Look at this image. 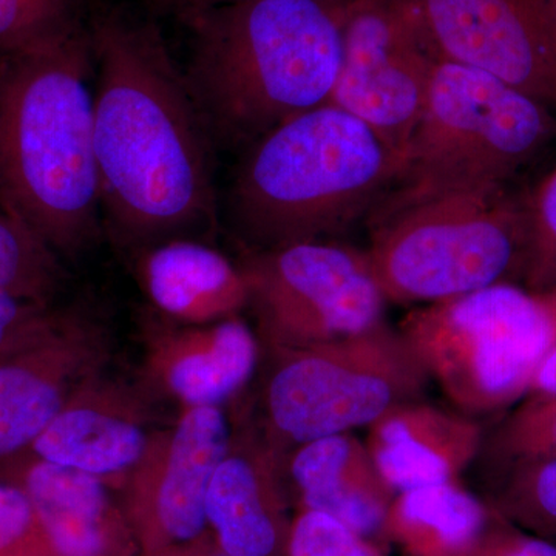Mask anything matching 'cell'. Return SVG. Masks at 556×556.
Segmentation results:
<instances>
[{"label":"cell","mask_w":556,"mask_h":556,"mask_svg":"<svg viewBox=\"0 0 556 556\" xmlns=\"http://www.w3.org/2000/svg\"><path fill=\"white\" fill-rule=\"evenodd\" d=\"M87 30L105 225L129 247L212 232L217 149L159 25L105 9Z\"/></svg>","instance_id":"1"},{"label":"cell","mask_w":556,"mask_h":556,"mask_svg":"<svg viewBox=\"0 0 556 556\" xmlns=\"http://www.w3.org/2000/svg\"><path fill=\"white\" fill-rule=\"evenodd\" d=\"M87 24L0 64V203L60 257L100 232Z\"/></svg>","instance_id":"2"},{"label":"cell","mask_w":556,"mask_h":556,"mask_svg":"<svg viewBox=\"0 0 556 556\" xmlns=\"http://www.w3.org/2000/svg\"><path fill=\"white\" fill-rule=\"evenodd\" d=\"M346 0H237L190 21L186 84L215 149L329 104Z\"/></svg>","instance_id":"3"},{"label":"cell","mask_w":556,"mask_h":556,"mask_svg":"<svg viewBox=\"0 0 556 556\" xmlns=\"http://www.w3.org/2000/svg\"><path fill=\"white\" fill-rule=\"evenodd\" d=\"M401 166L364 121L320 105L244 150L228 193L230 226L252 252L332 240L375 214Z\"/></svg>","instance_id":"4"},{"label":"cell","mask_w":556,"mask_h":556,"mask_svg":"<svg viewBox=\"0 0 556 556\" xmlns=\"http://www.w3.org/2000/svg\"><path fill=\"white\" fill-rule=\"evenodd\" d=\"M555 139L556 113L543 102L481 70L441 61L375 222L438 197L508 188Z\"/></svg>","instance_id":"5"},{"label":"cell","mask_w":556,"mask_h":556,"mask_svg":"<svg viewBox=\"0 0 556 556\" xmlns=\"http://www.w3.org/2000/svg\"><path fill=\"white\" fill-rule=\"evenodd\" d=\"M526 197L452 193L376 219L369 262L387 302L431 305L525 278Z\"/></svg>","instance_id":"6"},{"label":"cell","mask_w":556,"mask_h":556,"mask_svg":"<svg viewBox=\"0 0 556 556\" xmlns=\"http://www.w3.org/2000/svg\"><path fill=\"white\" fill-rule=\"evenodd\" d=\"M399 331L457 412L477 417L527 396L556 317L543 295L501 283L413 309Z\"/></svg>","instance_id":"7"},{"label":"cell","mask_w":556,"mask_h":556,"mask_svg":"<svg viewBox=\"0 0 556 556\" xmlns=\"http://www.w3.org/2000/svg\"><path fill=\"white\" fill-rule=\"evenodd\" d=\"M265 390L268 441L283 455L316 439L368 428L431 382L401 331L386 324L364 334L276 350Z\"/></svg>","instance_id":"8"},{"label":"cell","mask_w":556,"mask_h":556,"mask_svg":"<svg viewBox=\"0 0 556 556\" xmlns=\"http://www.w3.org/2000/svg\"><path fill=\"white\" fill-rule=\"evenodd\" d=\"M249 305L274 350L364 334L386 324L387 299L368 252L334 240L251 252Z\"/></svg>","instance_id":"9"},{"label":"cell","mask_w":556,"mask_h":556,"mask_svg":"<svg viewBox=\"0 0 556 556\" xmlns=\"http://www.w3.org/2000/svg\"><path fill=\"white\" fill-rule=\"evenodd\" d=\"M441 61L417 0H346L329 104L364 121L402 160Z\"/></svg>","instance_id":"10"},{"label":"cell","mask_w":556,"mask_h":556,"mask_svg":"<svg viewBox=\"0 0 556 556\" xmlns=\"http://www.w3.org/2000/svg\"><path fill=\"white\" fill-rule=\"evenodd\" d=\"M219 407L186 408L174 426L155 430L123 481V508L138 555L164 554L212 538L206 517L208 485L230 447Z\"/></svg>","instance_id":"11"},{"label":"cell","mask_w":556,"mask_h":556,"mask_svg":"<svg viewBox=\"0 0 556 556\" xmlns=\"http://www.w3.org/2000/svg\"><path fill=\"white\" fill-rule=\"evenodd\" d=\"M442 61L481 70L556 113V24L547 0H417Z\"/></svg>","instance_id":"12"},{"label":"cell","mask_w":556,"mask_h":556,"mask_svg":"<svg viewBox=\"0 0 556 556\" xmlns=\"http://www.w3.org/2000/svg\"><path fill=\"white\" fill-rule=\"evenodd\" d=\"M110 336L68 309L56 327L0 358V459L28 453L70 397L104 372Z\"/></svg>","instance_id":"13"},{"label":"cell","mask_w":556,"mask_h":556,"mask_svg":"<svg viewBox=\"0 0 556 556\" xmlns=\"http://www.w3.org/2000/svg\"><path fill=\"white\" fill-rule=\"evenodd\" d=\"M149 426L142 397L102 372L70 397L28 455L105 482L124 481L148 448L155 431Z\"/></svg>","instance_id":"14"},{"label":"cell","mask_w":556,"mask_h":556,"mask_svg":"<svg viewBox=\"0 0 556 556\" xmlns=\"http://www.w3.org/2000/svg\"><path fill=\"white\" fill-rule=\"evenodd\" d=\"M283 473V455L268 438L232 439L206 500L208 529L226 555L287 556Z\"/></svg>","instance_id":"15"},{"label":"cell","mask_w":556,"mask_h":556,"mask_svg":"<svg viewBox=\"0 0 556 556\" xmlns=\"http://www.w3.org/2000/svg\"><path fill=\"white\" fill-rule=\"evenodd\" d=\"M365 444L380 477L397 495L457 482L481 453L484 434L475 417L417 399L371 424Z\"/></svg>","instance_id":"16"},{"label":"cell","mask_w":556,"mask_h":556,"mask_svg":"<svg viewBox=\"0 0 556 556\" xmlns=\"http://www.w3.org/2000/svg\"><path fill=\"white\" fill-rule=\"evenodd\" d=\"M11 481L30 497L54 555H138L124 508L102 479L30 456Z\"/></svg>","instance_id":"17"},{"label":"cell","mask_w":556,"mask_h":556,"mask_svg":"<svg viewBox=\"0 0 556 556\" xmlns=\"http://www.w3.org/2000/svg\"><path fill=\"white\" fill-rule=\"evenodd\" d=\"M258 357L257 334L233 316L160 336L150 348L146 375L186 408L219 407L248 386Z\"/></svg>","instance_id":"18"},{"label":"cell","mask_w":556,"mask_h":556,"mask_svg":"<svg viewBox=\"0 0 556 556\" xmlns=\"http://www.w3.org/2000/svg\"><path fill=\"white\" fill-rule=\"evenodd\" d=\"M288 473L303 508L338 518L364 540L386 527L394 492L380 477L367 444L353 433L292 448Z\"/></svg>","instance_id":"19"},{"label":"cell","mask_w":556,"mask_h":556,"mask_svg":"<svg viewBox=\"0 0 556 556\" xmlns=\"http://www.w3.org/2000/svg\"><path fill=\"white\" fill-rule=\"evenodd\" d=\"M141 274L156 308L186 324H212L249 305L243 270L199 240H169L150 248Z\"/></svg>","instance_id":"20"},{"label":"cell","mask_w":556,"mask_h":556,"mask_svg":"<svg viewBox=\"0 0 556 556\" xmlns=\"http://www.w3.org/2000/svg\"><path fill=\"white\" fill-rule=\"evenodd\" d=\"M486 508L457 482L397 493L386 527L420 556H466L484 535Z\"/></svg>","instance_id":"21"},{"label":"cell","mask_w":556,"mask_h":556,"mask_svg":"<svg viewBox=\"0 0 556 556\" xmlns=\"http://www.w3.org/2000/svg\"><path fill=\"white\" fill-rule=\"evenodd\" d=\"M64 281L60 255L21 219L3 211L0 214V291L53 305Z\"/></svg>","instance_id":"22"},{"label":"cell","mask_w":556,"mask_h":556,"mask_svg":"<svg viewBox=\"0 0 556 556\" xmlns=\"http://www.w3.org/2000/svg\"><path fill=\"white\" fill-rule=\"evenodd\" d=\"M80 24L76 0H0V64Z\"/></svg>","instance_id":"23"},{"label":"cell","mask_w":556,"mask_h":556,"mask_svg":"<svg viewBox=\"0 0 556 556\" xmlns=\"http://www.w3.org/2000/svg\"><path fill=\"white\" fill-rule=\"evenodd\" d=\"M490 452L504 467L556 459V394L525 399L493 434Z\"/></svg>","instance_id":"24"},{"label":"cell","mask_w":556,"mask_h":556,"mask_svg":"<svg viewBox=\"0 0 556 556\" xmlns=\"http://www.w3.org/2000/svg\"><path fill=\"white\" fill-rule=\"evenodd\" d=\"M504 514L543 535H556V459L504 467Z\"/></svg>","instance_id":"25"},{"label":"cell","mask_w":556,"mask_h":556,"mask_svg":"<svg viewBox=\"0 0 556 556\" xmlns=\"http://www.w3.org/2000/svg\"><path fill=\"white\" fill-rule=\"evenodd\" d=\"M529 249L522 287L546 294L556 285V169L526 197Z\"/></svg>","instance_id":"26"},{"label":"cell","mask_w":556,"mask_h":556,"mask_svg":"<svg viewBox=\"0 0 556 556\" xmlns=\"http://www.w3.org/2000/svg\"><path fill=\"white\" fill-rule=\"evenodd\" d=\"M0 556H56L30 497L13 481H0Z\"/></svg>","instance_id":"27"},{"label":"cell","mask_w":556,"mask_h":556,"mask_svg":"<svg viewBox=\"0 0 556 556\" xmlns=\"http://www.w3.org/2000/svg\"><path fill=\"white\" fill-rule=\"evenodd\" d=\"M361 540L338 518L303 508L289 527L287 556H350Z\"/></svg>","instance_id":"28"},{"label":"cell","mask_w":556,"mask_h":556,"mask_svg":"<svg viewBox=\"0 0 556 556\" xmlns=\"http://www.w3.org/2000/svg\"><path fill=\"white\" fill-rule=\"evenodd\" d=\"M67 311L0 291V358L49 332Z\"/></svg>","instance_id":"29"},{"label":"cell","mask_w":556,"mask_h":556,"mask_svg":"<svg viewBox=\"0 0 556 556\" xmlns=\"http://www.w3.org/2000/svg\"><path fill=\"white\" fill-rule=\"evenodd\" d=\"M466 556H556L555 544L544 538L529 536L515 530L486 533Z\"/></svg>","instance_id":"30"},{"label":"cell","mask_w":556,"mask_h":556,"mask_svg":"<svg viewBox=\"0 0 556 556\" xmlns=\"http://www.w3.org/2000/svg\"><path fill=\"white\" fill-rule=\"evenodd\" d=\"M153 2L160 7V10L174 14L179 21L189 24L190 21L195 20L208 10L217 9V7L226 5V3L237 2V0H153Z\"/></svg>","instance_id":"31"},{"label":"cell","mask_w":556,"mask_h":556,"mask_svg":"<svg viewBox=\"0 0 556 556\" xmlns=\"http://www.w3.org/2000/svg\"><path fill=\"white\" fill-rule=\"evenodd\" d=\"M556 394V342L541 362L525 399L548 397Z\"/></svg>","instance_id":"32"},{"label":"cell","mask_w":556,"mask_h":556,"mask_svg":"<svg viewBox=\"0 0 556 556\" xmlns=\"http://www.w3.org/2000/svg\"><path fill=\"white\" fill-rule=\"evenodd\" d=\"M142 556V555H137ZM150 556H229L222 551L215 543L214 536L208 538L206 541H201L193 546L177 548V551L164 552V554L150 555Z\"/></svg>","instance_id":"33"},{"label":"cell","mask_w":556,"mask_h":556,"mask_svg":"<svg viewBox=\"0 0 556 556\" xmlns=\"http://www.w3.org/2000/svg\"><path fill=\"white\" fill-rule=\"evenodd\" d=\"M350 556H378V554L364 540H361Z\"/></svg>","instance_id":"34"},{"label":"cell","mask_w":556,"mask_h":556,"mask_svg":"<svg viewBox=\"0 0 556 556\" xmlns=\"http://www.w3.org/2000/svg\"><path fill=\"white\" fill-rule=\"evenodd\" d=\"M541 295L547 300L548 306H551V309L554 311L556 317V285L551 289V291L546 292V294Z\"/></svg>","instance_id":"35"},{"label":"cell","mask_w":556,"mask_h":556,"mask_svg":"<svg viewBox=\"0 0 556 556\" xmlns=\"http://www.w3.org/2000/svg\"><path fill=\"white\" fill-rule=\"evenodd\" d=\"M548 5H551L552 14H554V20L556 24V0H547Z\"/></svg>","instance_id":"36"}]
</instances>
